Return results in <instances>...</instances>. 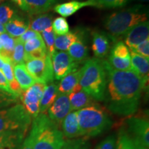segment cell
<instances>
[{
  "mask_svg": "<svg viewBox=\"0 0 149 149\" xmlns=\"http://www.w3.org/2000/svg\"><path fill=\"white\" fill-rule=\"evenodd\" d=\"M107 74L105 105L113 114L130 116L138 109L145 81L133 70H118L104 60Z\"/></svg>",
  "mask_w": 149,
  "mask_h": 149,
  "instance_id": "cell-1",
  "label": "cell"
},
{
  "mask_svg": "<svg viewBox=\"0 0 149 149\" xmlns=\"http://www.w3.org/2000/svg\"><path fill=\"white\" fill-rule=\"evenodd\" d=\"M148 8L137 4L109 15L104 24L112 40L116 42L137 24L148 21Z\"/></svg>",
  "mask_w": 149,
  "mask_h": 149,
  "instance_id": "cell-2",
  "label": "cell"
},
{
  "mask_svg": "<svg viewBox=\"0 0 149 149\" xmlns=\"http://www.w3.org/2000/svg\"><path fill=\"white\" fill-rule=\"evenodd\" d=\"M28 137L33 149H59L65 141L61 130L46 113L34 118Z\"/></svg>",
  "mask_w": 149,
  "mask_h": 149,
  "instance_id": "cell-3",
  "label": "cell"
},
{
  "mask_svg": "<svg viewBox=\"0 0 149 149\" xmlns=\"http://www.w3.org/2000/svg\"><path fill=\"white\" fill-rule=\"evenodd\" d=\"M79 84L82 90L96 101H104L107 88V74L103 59H86L81 67Z\"/></svg>",
  "mask_w": 149,
  "mask_h": 149,
  "instance_id": "cell-4",
  "label": "cell"
},
{
  "mask_svg": "<svg viewBox=\"0 0 149 149\" xmlns=\"http://www.w3.org/2000/svg\"><path fill=\"white\" fill-rule=\"evenodd\" d=\"M80 136L86 138L97 136L111 127L113 122L107 110L97 104L77 111Z\"/></svg>",
  "mask_w": 149,
  "mask_h": 149,
  "instance_id": "cell-5",
  "label": "cell"
},
{
  "mask_svg": "<svg viewBox=\"0 0 149 149\" xmlns=\"http://www.w3.org/2000/svg\"><path fill=\"white\" fill-rule=\"evenodd\" d=\"M31 124V117L22 104L0 111V135H19L25 137Z\"/></svg>",
  "mask_w": 149,
  "mask_h": 149,
  "instance_id": "cell-6",
  "label": "cell"
},
{
  "mask_svg": "<svg viewBox=\"0 0 149 149\" xmlns=\"http://www.w3.org/2000/svg\"><path fill=\"white\" fill-rule=\"evenodd\" d=\"M26 68L36 82L48 85L54 81L51 55L48 53L44 59H29L24 62Z\"/></svg>",
  "mask_w": 149,
  "mask_h": 149,
  "instance_id": "cell-7",
  "label": "cell"
},
{
  "mask_svg": "<svg viewBox=\"0 0 149 149\" xmlns=\"http://www.w3.org/2000/svg\"><path fill=\"white\" fill-rule=\"evenodd\" d=\"M124 129L130 137L146 148H149V122L143 117L129 116L126 120Z\"/></svg>",
  "mask_w": 149,
  "mask_h": 149,
  "instance_id": "cell-8",
  "label": "cell"
},
{
  "mask_svg": "<svg viewBox=\"0 0 149 149\" xmlns=\"http://www.w3.org/2000/svg\"><path fill=\"white\" fill-rule=\"evenodd\" d=\"M46 84L36 82L27 90L22 92L20 99L27 113L33 119L40 114V102Z\"/></svg>",
  "mask_w": 149,
  "mask_h": 149,
  "instance_id": "cell-9",
  "label": "cell"
},
{
  "mask_svg": "<svg viewBox=\"0 0 149 149\" xmlns=\"http://www.w3.org/2000/svg\"><path fill=\"white\" fill-rule=\"evenodd\" d=\"M54 78L60 80L70 72L79 69V63L74 61L65 51H55L51 55Z\"/></svg>",
  "mask_w": 149,
  "mask_h": 149,
  "instance_id": "cell-10",
  "label": "cell"
},
{
  "mask_svg": "<svg viewBox=\"0 0 149 149\" xmlns=\"http://www.w3.org/2000/svg\"><path fill=\"white\" fill-rule=\"evenodd\" d=\"M71 111L68 95L58 94L48 110V117L59 128L63 120Z\"/></svg>",
  "mask_w": 149,
  "mask_h": 149,
  "instance_id": "cell-11",
  "label": "cell"
},
{
  "mask_svg": "<svg viewBox=\"0 0 149 149\" xmlns=\"http://www.w3.org/2000/svg\"><path fill=\"white\" fill-rule=\"evenodd\" d=\"M149 22H142L134 26L125 35V44L130 49H132L149 38Z\"/></svg>",
  "mask_w": 149,
  "mask_h": 149,
  "instance_id": "cell-12",
  "label": "cell"
},
{
  "mask_svg": "<svg viewBox=\"0 0 149 149\" xmlns=\"http://www.w3.org/2000/svg\"><path fill=\"white\" fill-rule=\"evenodd\" d=\"M68 98L72 111H77L96 104L95 100L82 90L79 84L68 94Z\"/></svg>",
  "mask_w": 149,
  "mask_h": 149,
  "instance_id": "cell-13",
  "label": "cell"
},
{
  "mask_svg": "<svg viewBox=\"0 0 149 149\" xmlns=\"http://www.w3.org/2000/svg\"><path fill=\"white\" fill-rule=\"evenodd\" d=\"M25 59L24 62L29 59H44L48 54L47 49L42 37L32 39L24 43Z\"/></svg>",
  "mask_w": 149,
  "mask_h": 149,
  "instance_id": "cell-14",
  "label": "cell"
},
{
  "mask_svg": "<svg viewBox=\"0 0 149 149\" xmlns=\"http://www.w3.org/2000/svg\"><path fill=\"white\" fill-rule=\"evenodd\" d=\"M92 35V51L96 58L101 59L105 57L109 51L111 45L108 35L101 31H93Z\"/></svg>",
  "mask_w": 149,
  "mask_h": 149,
  "instance_id": "cell-15",
  "label": "cell"
},
{
  "mask_svg": "<svg viewBox=\"0 0 149 149\" xmlns=\"http://www.w3.org/2000/svg\"><path fill=\"white\" fill-rule=\"evenodd\" d=\"M60 127L61 133L67 139L81 137L77 111H71L63 120Z\"/></svg>",
  "mask_w": 149,
  "mask_h": 149,
  "instance_id": "cell-16",
  "label": "cell"
},
{
  "mask_svg": "<svg viewBox=\"0 0 149 149\" xmlns=\"http://www.w3.org/2000/svg\"><path fill=\"white\" fill-rule=\"evenodd\" d=\"M131 70L138 74L145 81H148L149 59L139 54L130 51Z\"/></svg>",
  "mask_w": 149,
  "mask_h": 149,
  "instance_id": "cell-17",
  "label": "cell"
},
{
  "mask_svg": "<svg viewBox=\"0 0 149 149\" xmlns=\"http://www.w3.org/2000/svg\"><path fill=\"white\" fill-rule=\"evenodd\" d=\"M67 51L71 58L79 64L86 60L88 57V48L86 45L82 33Z\"/></svg>",
  "mask_w": 149,
  "mask_h": 149,
  "instance_id": "cell-18",
  "label": "cell"
},
{
  "mask_svg": "<svg viewBox=\"0 0 149 149\" xmlns=\"http://www.w3.org/2000/svg\"><path fill=\"white\" fill-rule=\"evenodd\" d=\"M86 6H89L88 1H80L73 0L68 2L57 4L54 6V10L63 17H67L76 13L78 10Z\"/></svg>",
  "mask_w": 149,
  "mask_h": 149,
  "instance_id": "cell-19",
  "label": "cell"
},
{
  "mask_svg": "<svg viewBox=\"0 0 149 149\" xmlns=\"http://www.w3.org/2000/svg\"><path fill=\"white\" fill-rule=\"evenodd\" d=\"M58 95V88L55 83L46 85L40 102V113H46Z\"/></svg>",
  "mask_w": 149,
  "mask_h": 149,
  "instance_id": "cell-20",
  "label": "cell"
},
{
  "mask_svg": "<svg viewBox=\"0 0 149 149\" xmlns=\"http://www.w3.org/2000/svg\"><path fill=\"white\" fill-rule=\"evenodd\" d=\"M13 72L15 77L23 91L27 90L31 86L36 83V81L27 71L24 64L15 65Z\"/></svg>",
  "mask_w": 149,
  "mask_h": 149,
  "instance_id": "cell-21",
  "label": "cell"
},
{
  "mask_svg": "<svg viewBox=\"0 0 149 149\" xmlns=\"http://www.w3.org/2000/svg\"><path fill=\"white\" fill-rule=\"evenodd\" d=\"M80 75H81V68L63 77L57 85L58 94H69L72 89L79 84Z\"/></svg>",
  "mask_w": 149,
  "mask_h": 149,
  "instance_id": "cell-22",
  "label": "cell"
},
{
  "mask_svg": "<svg viewBox=\"0 0 149 149\" xmlns=\"http://www.w3.org/2000/svg\"><path fill=\"white\" fill-rule=\"evenodd\" d=\"M115 149H149L128 135L124 127L119 130Z\"/></svg>",
  "mask_w": 149,
  "mask_h": 149,
  "instance_id": "cell-23",
  "label": "cell"
},
{
  "mask_svg": "<svg viewBox=\"0 0 149 149\" xmlns=\"http://www.w3.org/2000/svg\"><path fill=\"white\" fill-rule=\"evenodd\" d=\"M58 0H25L28 12L31 15H36L47 13L54 6Z\"/></svg>",
  "mask_w": 149,
  "mask_h": 149,
  "instance_id": "cell-24",
  "label": "cell"
},
{
  "mask_svg": "<svg viewBox=\"0 0 149 149\" xmlns=\"http://www.w3.org/2000/svg\"><path fill=\"white\" fill-rule=\"evenodd\" d=\"M16 40L10 36L8 33L0 35V56L3 61L11 62V58L13 53Z\"/></svg>",
  "mask_w": 149,
  "mask_h": 149,
  "instance_id": "cell-25",
  "label": "cell"
},
{
  "mask_svg": "<svg viewBox=\"0 0 149 149\" xmlns=\"http://www.w3.org/2000/svg\"><path fill=\"white\" fill-rule=\"evenodd\" d=\"M33 17L30 19L29 29L35 32H43L46 29L51 27L53 22V15L51 13H42L36 15H32Z\"/></svg>",
  "mask_w": 149,
  "mask_h": 149,
  "instance_id": "cell-26",
  "label": "cell"
},
{
  "mask_svg": "<svg viewBox=\"0 0 149 149\" xmlns=\"http://www.w3.org/2000/svg\"><path fill=\"white\" fill-rule=\"evenodd\" d=\"M4 28L10 36L18 38L29 29V25L22 19L15 15L5 24Z\"/></svg>",
  "mask_w": 149,
  "mask_h": 149,
  "instance_id": "cell-27",
  "label": "cell"
},
{
  "mask_svg": "<svg viewBox=\"0 0 149 149\" xmlns=\"http://www.w3.org/2000/svg\"><path fill=\"white\" fill-rule=\"evenodd\" d=\"M1 70H2V72L4 74L5 77L6 78L9 87H10L12 93L17 97H20L23 91L20 88V86L19 85L15 77L13 65L12 64V63L6 61L2 68H1Z\"/></svg>",
  "mask_w": 149,
  "mask_h": 149,
  "instance_id": "cell-28",
  "label": "cell"
},
{
  "mask_svg": "<svg viewBox=\"0 0 149 149\" xmlns=\"http://www.w3.org/2000/svg\"><path fill=\"white\" fill-rule=\"evenodd\" d=\"M81 31H71L63 35H58L55 37V48L61 51H65L76 42L81 34Z\"/></svg>",
  "mask_w": 149,
  "mask_h": 149,
  "instance_id": "cell-29",
  "label": "cell"
},
{
  "mask_svg": "<svg viewBox=\"0 0 149 149\" xmlns=\"http://www.w3.org/2000/svg\"><path fill=\"white\" fill-rule=\"evenodd\" d=\"M24 137L19 135H0V149H20Z\"/></svg>",
  "mask_w": 149,
  "mask_h": 149,
  "instance_id": "cell-30",
  "label": "cell"
},
{
  "mask_svg": "<svg viewBox=\"0 0 149 149\" xmlns=\"http://www.w3.org/2000/svg\"><path fill=\"white\" fill-rule=\"evenodd\" d=\"M89 6L98 8H121L127 3L128 0H87Z\"/></svg>",
  "mask_w": 149,
  "mask_h": 149,
  "instance_id": "cell-31",
  "label": "cell"
},
{
  "mask_svg": "<svg viewBox=\"0 0 149 149\" xmlns=\"http://www.w3.org/2000/svg\"><path fill=\"white\" fill-rule=\"evenodd\" d=\"M91 144L88 139L78 137L75 139H65L64 144L59 149H90Z\"/></svg>",
  "mask_w": 149,
  "mask_h": 149,
  "instance_id": "cell-32",
  "label": "cell"
},
{
  "mask_svg": "<svg viewBox=\"0 0 149 149\" xmlns=\"http://www.w3.org/2000/svg\"><path fill=\"white\" fill-rule=\"evenodd\" d=\"M108 62L115 69L118 70H131L130 55L125 58H120L115 56H109Z\"/></svg>",
  "mask_w": 149,
  "mask_h": 149,
  "instance_id": "cell-33",
  "label": "cell"
},
{
  "mask_svg": "<svg viewBox=\"0 0 149 149\" xmlns=\"http://www.w3.org/2000/svg\"><path fill=\"white\" fill-rule=\"evenodd\" d=\"M41 36L44 40L48 53L51 55L55 51V40L56 37L52 27L48 28L43 31Z\"/></svg>",
  "mask_w": 149,
  "mask_h": 149,
  "instance_id": "cell-34",
  "label": "cell"
},
{
  "mask_svg": "<svg viewBox=\"0 0 149 149\" xmlns=\"http://www.w3.org/2000/svg\"><path fill=\"white\" fill-rule=\"evenodd\" d=\"M51 27L55 34L57 35H63L69 32V25L66 19L63 17L55 18L52 22Z\"/></svg>",
  "mask_w": 149,
  "mask_h": 149,
  "instance_id": "cell-35",
  "label": "cell"
},
{
  "mask_svg": "<svg viewBox=\"0 0 149 149\" xmlns=\"http://www.w3.org/2000/svg\"><path fill=\"white\" fill-rule=\"evenodd\" d=\"M16 40V44L15 46L13 53L11 58V62L13 65L24 64V59H25V51H24V44L19 41Z\"/></svg>",
  "mask_w": 149,
  "mask_h": 149,
  "instance_id": "cell-36",
  "label": "cell"
},
{
  "mask_svg": "<svg viewBox=\"0 0 149 149\" xmlns=\"http://www.w3.org/2000/svg\"><path fill=\"white\" fill-rule=\"evenodd\" d=\"M110 55L120 58H125L130 55L129 48L122 41H117L113 44Z\"/></svg>",
  "mask_w": 149,
  "mask_h": 149,
  "instance_id": "cell-37",
  "label": "cell"
},
{
  "mask_svg": "<svg viewBox=\"0 0 149 149\" xmlns=\"http://www.w3.org/2000/svg\"><path fill=\"white\" fill-rule=\"evenodd\" d=\"M17 97L0 88V108L9 107L17 102Z\"/></svg>",
  "mask_w": 149,
  "mask_h": 149,
  "instance_id": "cell-38",
  "label": "cell"
},
{
  "mask_svg": "<svg viewBox=\"0 0 149 149\" xmlns=\"http://www.w3.org/2000/svg\"><path fill=\"white\" fill-rule=\"evenodd\" d=\"M14 16L15 10L12 7L7 4L0 6V24L5 25Z\"/></svg>",
  "mask_w": 149,
  "mask_h": 149,
  "instance_id": "cell-39",
  "label": "cell"
},
{
  "mask_svg": "<svg viewBox=\"0 0 149 149\" xmlns=\"http://www.w3.org/2000/svg\"><path fill=\"white\" fill-rule=\"evenodd\" d=\"M116 140L117 137L115 135H109L99 143L95 149H115Z\"/></svg>",
  "mask_w": 149,
  "mask_h": 149,
  "instance_id": "cell-40",
  "label": "cell"
},
{
  "mask_svg": "<svg viewBox=\"0 0 149 149\" xmlns=\"http://www.w3.org/2000/svg\"><path fill=\"white\" fill-rule=\"evenodd\" d=\"M129 51L139 54L146 58H149V38L146 39V40L132 49H130Z\"/></svg>",
  "mask_w": 149,
  "mask_h": 149,
  "instance_id": "cell-41",
  "label": "cell"
},
{
  "mask_svg": "<svg viewBox=\"0 0 149 149\" xmlns=\"http://www.w3.org/2000/svg\"><path fill=\"white\" fill-rule=\"evenodd\" d=\"M41 37L42 36H41L40 33L35 32V31H33V30L29 29L23 35H22V36L17 38V40L24 44V43L26 42L27 41H29L30 40H32V39L35 38H38V37Z\"/></svg>",
  "mask_w": 149,
  "mask_h": 149,
  "instance_id": "cell-42",
  "label": "cell"
},
{
  "mask_svg": "<svg viewBox=\"0 0 149 149\" xmlns=\"http://www.w3.org/2000/svg\"><path fill=\"white\" fill-rule=\"evenodd\" d=\"M0 88L3 89V90L6 91V92H8L10 93H12V94H13V93H12V91H11L10 87H9L8 83V81H7L6 78L5 77L4 74H3V73L1 70H0Z\"/></svg>",
  "mask_w": 149,
  "mask_h": 149,
  "instance_id": "cell-43",
  "label": "cell"
},
{
  "mask_svg": "<svg viewBox=\"0 0 149 149\" xmlns=\"http://www.w3.org/2000/svg\"><path fill=\"white\" fill-rule=\"evenodd\" d=\"M13 2H14L16 5H17L22 10L27 11L28 12V6L26 3L25 0H11Z\"/></svg>",
  "mask_w": 149,
  "mask_h": 149,
  "instance_id": "cell-44",
  "label": "cell"
},
{
  "mask_svg": "<svg viewBox=\"0 0 149 149\" xmlns=\"http://www.w3.org/2000/svg\"><path fill=\"white\" fill-rule=\"evenodd\" d=\"M20 149H33L32 145H31V141H30L29 137H26V139H24V140L22 143L21 148Z\"/></svg>",
  "mask_w": 149,
  "mask_h": 149,
  "instance_id": "cell-45",
  "label": "cell"
},
{
  "mask_svg": "<svg viewBox=\"0 0 149 149\" xmlns=\"http://www.w3.org/2000/svg\"><path fill=\"white\" fill-rule=\"evenodd\" d=\"M6 32V30L4 28V26L3 24H0V35L2 34V33H4Z\"/></svg>",
  "mask_w": 149,
  "mask_h": 149,
  "instance_id": "cell-46",
  "label": "cell"
},
{
  "mask_svg": "<svg viewBox=\"0 0 149 149\" xmlns=\"http://www.w3.org/2000/svg\"><path fill=\"white\" fill-rule=\"evenodd\" d=\"M4 63H5V61H3V59L1 58V57L0 56V70L2 68V67L3 66V64H4Z\"/></svg>",
  "mask_w": 149,
  "mask_h": 149,
  "instance_id": "cell-47",
  "label": "cell"
},
{
  "mask_svg": "<svg viewBox=\"0 0 149 149\" xmlns=\"http://www.w3.org/2000/svg\"><path fill=\"white\" fill-rule=\"evenodd\" d=\"M137 1H141V2H148V0H137Z\"/></svg>",
  "mask_w": 149,
  "mask_h": 149,
  "instance_id": "cell-48",
  "label": "cell"
},
{
  "mask_svg": "<svg viewBox=\"0 0 149 149\" xmlns=\"http://www.w3.org/2000/svg\"><path fill=\"white\" fill-rule=\"evenodd\" d=\"M1 2H2V1H1V0H0V3H1Z\"/></svg>",
  "mask_w": 149,
  "mask_h": 149,
  "instance_id": "cell-49",
  "label": "cell"
},
{
  "mask_svg": "<svg viewBox=\"0 0 149 149\" xmlns=\"http://www.w3.org/2000/svg\"><path fill=\"white\" fill-rule=\"evenodd\" d=\"M1 1H4V0H1Z\"/></svg>",
  "mask_w": 149,
  "mask_h": 149,
  "instance_id": "cell-50",
  "label": "cell"
}]
</instances>
